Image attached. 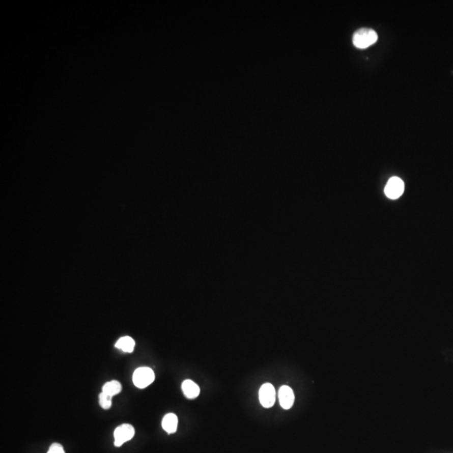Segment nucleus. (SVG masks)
Here are the masks:
<instances>
[{
  "mask_svg": "<svg viewBox=\"0 0 453 453\" xmlns=\"http://www.w3.org/2000/svg\"><path fill=\"white\" fill-rule=\"evenodd\" d=\"M134 428L130 424H122L115 429V446L120 447L123 444L127 441H130L134 437Z\"/></svg>",
  "mask_w": 453,
  "mask_h": 453,
  "instance_id": "3",
  "label": "nucleus"
},
{
  "mask_svg": "<svg viewBox=\"0 0 453 453\" xmlns=\"http://www.w3.org/2000/svg\"><path fill=\"white\" fill-rule=\"evenodd\" d=\"M405 191L404 181L399 177H392L387 182L384 188V192L390 199H397L403 194Z\"/></svg>",
  "mask_w": 453,
  "mask_h": 453,
  "instance_id": "4",
  "label": "nucleus"
},
{
  "mask_svg": "<svg viewBox=\"0 0 453 453\" xmlns=\"http://www.w3.org/2000/svg\"><path fill=\"white\" fill-rule=\"evenodd\" d=\"M279 404L285 410H289L292 407L295 401L294 392L291 387L284 385L279 390Z\"/></svg>",
  "mask_w": 453,
  "mask_h": 453,
  "instance_id": "6",
  "label": "nucleus"
},
{
  "mask_svg": "<svg viewBox=\"0 0 453 453\" xmlns=\"http://www.w3.org/2000/svg\"><path fill=\"white\" fill-rule=\"evenodd\" d=\"M260 403L265 408H270L275 403V389L271 384H263L259 391Z\"/></svg>",
  "mask_w": 453,
  "mask_h": 453,
  "instance_id": "5",
  "label": "nucleus"
},
{
  "mask_svg": "<svg viewBox=\"0 0 453 453\" xmlns=\"http://www.w3.org/2000/svg\"><path fill=\"white\" fill-rule=\"evenodd\" d=\"M121 390L122 385L120 382L117 381V380H112V381H108L106 384H104V385L103 386V391L102 392L114 397V396L119 394L121 392Z\"/></svg>",
  "mask_w": 453,
  "mask_h": 453,
  "instance_id": "10",
  "label": "nucleus"
},
{
  "mask_svg": "<svg viewBox=\"0 0 453 453\" xmlns=\"http://www.w3.org/2000/svg\"><path fill=\"white\" fill-rule=\"evenodd\" d=\"M47 453H66L65 452L64 448H63V446L61 445L60 443H58V442H55V443L51 444L50 446V448L48 450Z\"/></svg>",
  "mask_w": 453,
  "mask_h": 453,
  "instance_id": "12",
  "label": "nucleus"
},
{
  "mask_svg": "<svg viewBox=\"0 0 453 453\" xmlns=\"http://www.w3.org/2000/svg\"><path fill=\"white\" fill-rule=\"evenodd\" d=\"M177 426H178V418L173 413L167 414L163 418V429L165 430L168 434H173L177 432Z\"/></svg>",
  "mask_w": 453,
  "mask_h": 453,
  "instance_id": "8",
  "label": "nucleus"
},
{
  "mask_svg": "<svg viewBox=\"0 0 453 453\" xmlns=\"http://www.w3.org/2000/svg\"><path fill=\"white\" fill-rule=\"evenodd\" d=\"M181 389H182V391H183L185 396L188 399L196 398L199 395V393H200V388H199V386L195 382L190 380V379H186L182 383Z\"/></svg>",
  "mask_w": 453,
  "mask_h": 453,
  "instance_id": "7",
  "label": "nucleus"
},
{
  "mask_svg": "<svg viewBox=\"0 0 453 453\" xmlns=\"http://www.w3.org/2000/svg\"><path fill=\"white\" fill-rule=\"evenodd\" d=\"M378 35L376 31L369 28H362L353 34V43L358 49H366L376 43Z\"/></svg>",
  "mask_w": 453,
  "mask_h": 453,
  "instance_id": "1",
  "label": "nucleus"
},
{
  "mask_svg": "<svg viewBox=\"0 0 453 453\" xmlns=\"http://www.w3.org/2000/svg\"><path fill=\"white\" fill-rule=\"evenodd\" d=\"M155 373L151 367H138L133 375V383L138 389H145L155 380Z\"/></svg>",
  "mask_w": 453,
  "mask_h": 453,
  "instance_id": "2",
  "label": "nucleus"
},
{
  "mask_svg": "<svg viewBox=\"0 0 453 453\" xmlns=\"http://www.w3.org/2000/svg\"><path fill=\"white\" fill-rule=\"evenodd\" d=\"M115 347L125 353H132L135 347V342L131 336H123L118 340Z\"/></svg>",
  "mask_w": 453,
  "mask_h": 453,
  "instance_id": "9",
  "label": "nucleus"
},
{
  "mask_svg": "<svg viewBox=\"0 0 453 453\" xmlns=\"http://www.w3.org/2000/svg\"><path fill=\"white\" fill-rule=\"evenodd\" d=\"M112 396L108 395L107 393H102L99 394V405L103 410H108L112 407Z\"/></svg>",
  "mask_w": 453,
  "mask_h": 453,
  "instance_id": "11",
  "label": "nucleus"
}]
</instances>
